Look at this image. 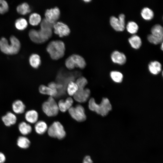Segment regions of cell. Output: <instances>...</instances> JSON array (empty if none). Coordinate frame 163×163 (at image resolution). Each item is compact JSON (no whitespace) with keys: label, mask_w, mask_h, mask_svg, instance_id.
I'll list each match as a JSON object with an SVG mask.
<instances>
[{"label":"cell","mask_w":163,"mask_h":163,"mask_svg":"<svg viewBox=\"0 0 163 163\" xmlns=\"http://www.w3.org/2000/svg\"><path fill=\"white\" fill-rule=\"evenodd\" d=\"M10 43L4 37L0 40V50L2 52L7 55L16 54L19 51L21 47L19 40L14 36H11L10 38Z\"/></svg>","instance_id":"6da1fadb"},{"label":"cell","mask_w":163,"mask_h":163,"mask_svg":"<svg viewBox=\"0 0 163 163\" xmlns=\"http://www.w3.org/2000/svg\"><path fill=\"white\" fill-rule=\"evenodd\" d=\"M88 106L90 110L103 117L107 116L112 109L109 100L105 97L103 98L99 104L96 103L94 98H91L89 101Z\"/></svg>","instance_id":"7a4b0ae2"},{"label":"cell","mask_w":163,"mask_h":163,"mask_svg":"<svg viewBox=\"0 0 163 163\" xmlns=\"http://www.w3.org/2000/svg\"><path fill=\"white\" fill-rule=\"evenodd\" d=\"M46 50L51 58L56 60L62 58L64 56L65 46L62 41L53 40L48 44Z\"/></svg>","instance_id":"3957f363"},{"label":"cell","mask_w":163,"mask_h":163,"mask_svg":"<svg viewBox=\"0 0 163 163\" xmlns=\"http://www.w3.org/2000/svg\"><path fill=\"white\" fill-rule=\"evenodd\" d=\"M47 133L51 137L59 139H64L66 133L63 125L59 121H55L48 127Z\"/></svg>","instance_id":"277c9868"},{"label":"cell","mask_w":163,"mask_h":163,"mask_svg":"<svg viewBox=\"0 0 163 163\" xmlns=\"http://www.w3.org/2000/svg\"><path fill=\"white\" fill-rule=\"evenodd\" d=\"M42 109L43 112L49 117L56 116L58 113L59 109L54 98L50 96L47 100L42 105Z\"/></svg>","instance_id":"5b68a950"},{"label":"cell","mask_w":163,"mask_h":163,"mask_svg":"<svg viewBox=\"0 0 163 163\" xmlns=\"http://www.w3.org/2000/svg\"><path fill=\"white\" fill-rule=\"evenodd\" d=\"M68 111L71 117L78 122L84 121L86 119L85 109L81 105L78 104L75 107H72Z\"/></svg>","instance_id":"8992f818"},{"label":"cell","mask_w":163,"mask_h":163,"mask_svg":"<svg viewBox=\"0 0 163 163\" xmlns=\"http://www.w3.org/2000/svg\"><path fill=\"white\" fill-rule=\"evenodd\" d=\"M125 16L123 14H120L118 18L112 16L110 19V23L112 27L116 31H121L125 29Z\"/></svg>","instance_id":"52a82bcc"},{"label":"cell","mask_w":163,"mask_h":163,"mask_svg":"<svg viewBox=\"0 0 163 163\" xmlns=\"http://www.w3.org/2000/svg\"><path fill=\"white\" fill-rule=\"evenodd\" d=\"M53 29L54 33L60 37L67 36L70 32L68 26L60 21L57 22L54 24Z\"/></svg>","instance_id":"ba28073f"},{"label":"cell","mask_w":163,"mask_h":163,"mask_svg":"<svg viewBox=\"0 0 163 163\" xmlns=\"http://www.w3.org/2000/svg\"><path fill=\"white\" fill-rule=\"evenodd\" d=\"M60 12L57 7L47 9L45 13V18L48 21L52 24H54L59 18Z\"/></svg>","instance_id":"9c48e42d"},{"label":"cell","mask_w":163,"mask_h":163,"mask_svg":"<svg viewBox=\"0 0 163 163\" xmlns=\"http://www.w3.org/2000/svg\"><path fill=\"white\" fill-rule=\"evenodd\" d=\"M90 94V91L88 88L78 89L73 95L74 99L79 103L87 101Z\"/></svg>","instance_id":"30bf717a"},{"label":"cell","mask_w":163,"mask_h":163,"mask_svg":"<svg viewBox=\"0 0 163 163\" xmlns=\"http://www.w3.org/2000/svg\"><path fill=\"white\" fill-rule=\"evenodd\" d=\"M2 120L5 126L9 127L16 123L17 117L14 113L9 111L2 117Z\"/></svg>","instance_id":"8fae6325"},{"label":"cell","mask_w":163,"mask_h":163,"mask_svg":"<svg viewBox=\"0 0 163 163\" xmlns=\"http://www.w3.org/2000/svg\"><path fill=\"white\" fill-rule=\"evenodd\" d=\"M12 110L15 114H21L24 112L26 106L21 100H16L13 102L11 105Z\"/></svg>","instance_id":"7c38bea8"},{"label":"cell","mask_w":163,"mask_h":163,"mask_svg":"<svg viewBox=\"0 0 163 163\" xmlns=\"http://www.w3.org/2000/svg\"><path fill=\"white\" fill-rule=\"evenodd\" d=\"M38 117L37 111L33 109L27 111L24 114L25 120L29 124L35 123L38 121Z\"/></svg>","instance_id":"4fadbf2b"},{"label":"cell","mask_w":163,"mask_h":163,"mask_svg":"<svg viewBox=\"0 0 163 163\" xmlns=\"http://www.w3.org/2000/svg\"><path fill=\"white\" fill-rule=\"evenodd\" d=\"M112 61L114 63L122 65L124 64L126 61V57L123 53L118 51H114L111 56Z\"/></svg>","instance_id":"5bb4252c"},{"label":"cell","mask_w":163,"mask_h":163,"mask_svg":"<svg viewBox=\"0 0 163 163\" xmlns=\"http://www.w3.org/2000/svg\"><path fill=\"white\" fill-rule=\"evenodd\" d=\"M73 102V100L71 97H68L65 100H60L58 104L59 110L62 112H65L72 107Z\"/></svg>","instance_id":"9a60e30c"},{"label":"cell","mask_w":163,"mask_h":163,"mask_svg":"<svg viewBox=\"0 0 163 163\" xmlns=\"http://www.w3.org/2000/svg\"><path fill=\"white\" fill-rule=\"evenodd\" d=\"M75 67L80 69H83L86 65L85 61L81 56L78 54H73L71 55Z\"/></svg>","instance_id":"2e32d148"},{"label":"cell","mask_w":163,"mask_h":163,"mask_svg":"<svg viewBox=\"0 0 163 163\" xmlns=\"http://www.w3.org/2000/svg\"><path fill=\"white\" fill-rule=\"evenodd\" d=\"M36 132L39 135H42L45 133L48 130V127L46 123L43 120L37 121L34 127Z\"/></svg>","instance_id":"e0dca14e"},{"label":"cell","mask_w":163,"mask_h":163,"mask_svg":"<svg viewBox=\"0 0 163 163\" xmlns=\"http://www.w3.org/2000/svg\"><path fill=\"white\" fill-rule=\"evenodd\" d=\"M28 35L30 40L35 43H42L44 42L41 38L38 30L31 29L29 32Z\"/></svg>","instance_id":"ac0fdd59"},{"label":"cell","mask_w":163,"mask_h":163,"mask_svg":"<svg viewBox=\"0 0 163 163\" xmlns=\"http://www.w3.org/2000/svg\"><path fill=\"white\" fill-rule=\"evenodd\" d=\"M18 129L20 133L24 136L30 134L32 131V127L30 124L24 121L19 124Z\"/></svg>","instance_id":"d6986e66"},{"label":"cell","mask_w":163,"mask_h":163,"mask_svg":"<svg viewBox=\"0 0 163 163\" xmlns=\"http://www.w3.org/2000/svg\"><path fill=\"white\" fill-rule=\"evenodd\" d=\"M148 68L150 72L154 75L158 74L161 70V65L158 61H154L151 62L148 66Z\"/></svg>","instance_id":"ffe728a7"},{"label":"cell","mask_w":163,"mask_h":163,"mask_svg":"<svg viewBox=\"0 0 163 163\" xmlns=\"http://www.w3.org/2000/svg\"><path fill=\"white\" fill-rule=\"evenodd\" d=\"M29 62L30 65L34 69L39 67L41 64V60L40 56L37 54L34 53L30 56Z\"/></svg>","instance_id":"44dd1931"},{"label":"cell","mask_w":163,"mask_h":163,"mask_svg":"<svg viewBox=\"0 0 163 163\" xmlns=\"http://www.w3.org/2000/svg\"><path fill=\"white\" fill-rule=\"evenodd\" d=\"M17 144L20 148L25 149L29 147L30 145V142L25 136H21L17 139Z\"/></svg>","instance_id":"7402d4cb"},{"label":"cell","mask_w":163,"mask_h":163,"mask_svg":"<svg viewBox=\"0 0 163 163\" xmlns=\"http://www.w3.org/2000/svg\"><path fill=\"white\" fill-rule=\"evenodd\" d=\"M39 90L42 94L49 95L52 97L56 96L58 94L57 90L52 89L44 85H41L40 86Z\"/></svg>","instance_id":"603a6c76"},{"label":"cell","mask_w":163,"mask_h":163,"mask_svg":"<svg viewBox=\"0 0 163 163\" xmlns=\"http://www.w3.org/2000/svg\"><path fill=\"white\" fill-rule=\"evenodd\" d=\"M16 11L19 14L22 15H25L30 12L31 9L28 4L26 2H24L17 6Z\"/></svg>","instance_id":"cb8c5ba5"},{"label":"cell","mask_w":163,"mask_h":163,"mask_svg":"<svg viewBox=\"0 0 163 163\" xmlns=\"http://www.w3.org/2000/svg\"><path fill=\"white\" fill-rule=\"evenodd\" d=\"M128 40L131 46L135 49H139L141 45V39L137 35H133Z\"/></svg>","instance_id":"d4e9b609"},{"label":"cell","mask_w":163,"mask_h":163,"mask_svg":"<svg viewBox=\"0 0 163 163\" xmlns=\"http://www.w3.org/2000/svg\"><path fill=\"white\" fill-rule=\"evenodd\" d=\"M40 15L36 13L31 14L29 18V22L32 26H36L40 24L41 21Z\"/></svg>","instance_id":"484cf974"},{"label":"cell","mask_w":163,"mask_h":163,"mask_svg":"<svg viewBox=\"0 0 163 163\" xmlns=\"http://www.w3.org/2000/svg\"><path fill=\"white\" fill-rule=\"evenodd\" d=\"M16 28L19 30H23L26 28L28 26V23L26 19L20 18L17 19L14 23Z\"/></svg>","instance_id":"4316f807"},{"label":"cell","mask_w":163,"mask_h":163,"mask_svg":"<svg viewBox=\"0 0 163 163\" xmlns=\"http://www.w3.org/2000/svg\"><path fill=\"white\" fill-rule=\"evenodd\" d=\"M152 34L153 36L161 38H163V29L162 27L159 24H156L151 29Z\"/></svg>","instance_id":"83f0119b"},{"label":"cell","mask_w":163,"mask_h":163,"mask_svg":"<svg viewBox=\"0 0 163 163\" xmlns=\"http://www.w3.org/2000/svg\"><path fill=\"white\" fill-rule=\"evenodd\" d=\"M141 15L142 18L145 20H150L154 17V13L150 8L145 7L144 8L141 12Z\"/></svg>","instance_id":"f1b7e54d"},{"label":"cell","mask_w":163,"mask_h":163,"mask_svg":"<svg viewBox=\"0 0 163 163\" xmlns=\"http://www.w3.org/2000/svg\"><path fill=\"white\" fill-rule=\"evenodd\" d=\"M78 89V87L75 82L72 81L69 82L67 85V91L70 96H73Z\"/></svg>","instance_id":"f546056e"},{"label":"cell","mask_w":163,"mask_h":163,"mask_svg":"<svg viewBox=\"0 0 163 163\" xmlns=\"http://www.w3.org/2000/svg\"><path fill=\"white\" fill-rule=\"evenodd\" d=\"M110 75L112 80L117 83H120L122 82L123 76L122 73L117 71H113L110 72Z\"/></svg>","instance_id":"4dcf8cb0"},{"label":"cell","mask_w":163,"mask_h":163,"mask_svg":"<svg viewBox=\"0 0 163 163\" xmlns=\"http://www.w3.org/2000/svg\"><path fill=\"white\" fill-rule=\"evenodd\" d=\"M126 28L127 31L130 33L134 34L137 33L139 27L136 23L133 21L129 22L126 26Z\"/></svg>","instance_id":"1f68e13d"},{"label":"cell","mask_w":163,"mask_h":163,"mask_svg":"<svg viewBox=\"0 0 163 163\" xmlns=\"http://www.w3.org/2000/svg\"><path fill=\"white\" fill-rule=\"evenodd\" d=\"M75 83L78 89H83L87 84L88 81L84 77H81L77 80Z\"/></svg>","instance_id":"d6a6232c"},{"label":"cell","mask_w":163,"mask_h":163,"mask_svg":"<svg viewBox=\"0 0 163 163\" xmlns=\"http://www.w3.org/2000/svg\"><path fill=\"white\" fill-rule=\"evenodd\" d=\"M9 6L7 2L4 0H0V14H3L8 12Z\"/></svg>","instance_id":"836d02e7"},{"label":"cell","mask_w":163,"mask_h":163,"mask_svg":"<svg viewBox=\"0 0 163 163\" xmlns=\"http://www.w3.org/2000/svg\"><path fill=\"white\" fill-rule=\"evenodd\" d=\"M147 39L150 43L155 45L161 43L163 40V38L155 37L152 34H149L148 36Z\"/></svg>","instance_id":"e575fe53"},{"label":"cell","mask_w":163,"mask_h":163,"mask_svg":"<svg viewBox=\"0 0 163 163\" xmlns=\"http://www.w3.org/2000/svg\"><path fill=\"white\" fill-rule=\"evenodd\" d=\"M40 24V28L50 29H53L54 24L51 23L45 18H43L41 21Z\"/></svg>","instance_id":"d590c367"},{"label":"cell","mask_w":163,"mask_h":163,"mask_svg":"<svg viewBox=\"0 0 163 163\" xmlns=\"http://www.w3.org/2000/svg\"><path fill=\"white\" fill-rule=\"evenodd\" d=\"M65 64L66 67L70 70L73 69L75 67V65L71 56L66 59L65 61Z\"/></svg>","instance_id":"8d00e7d4"},{"label":"cell","mask_w":163,"mask_h":163,"mask_svg":"<svg viewBox=\"0 0 163 163\" xmlns=\"http://www.w3.org/2000/svg\"><path fill=\"white\" fill-rule=\"evenodd\" d=\"M82 163H93V161L90 156L86 155L84 158Z\"/></svg>","instance_id":"74e56055"},{"label":"cell","mask_w":163,"mask_h":163,"mask_svg":"<svg viewBox=\"0 0 163 163\" xmlns=\"http://www.w3.org/2000/svg\"><path fill=\"white\" fill-rule=\"evenodd\" d=\"M48 87L52 89L57 90V85L54 82L50 83L48 85Z\"/></svg>","instance_id":"f35d334b"},{"label":"cell","mask_w":163,"mask_h":163,"mask_svg":"<svg viewBox=\"0 0 163 163\" xmlns=\"http://www.w3.org/2000/svg\"><path fill=\"white\" fill-rule=\"evenodd\" d=\"M6 157L4 154L0 152V163H4L6 160Z\"/></svg>","instance_id":"ab89813d"},{"label":"cell","mask_w":163,"mask_h":163,"mask_svg":"<svg viewBox=\"0 0 163 163\" xmlns=\"http://www.w3.org/2000/svg\"><path fill=\"white\" fill-rule=\"evenodd\" d=\"M163 43H162L161 46V49L162 50H163Z\"/></svg>","instance_id":"60d3db41"},{"label":"cell","mask_w":163,"mask_h":163,"mask_svg":"<svg viewBox=\"0 0 163 163\" xmlns=\"http://www.w3.org/2000/svg\"><path fill=\"white\" fill-rule=\"evenodd\" d=\"M84 1L85 2H89L91 1L90 0H84Z\"/></svg>","instance_id":"b9f144b4"}]
</instances>
